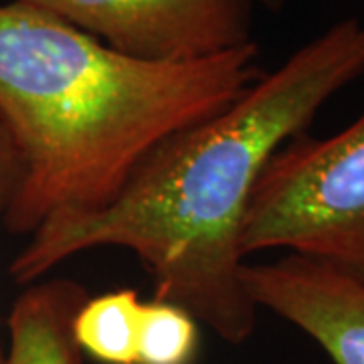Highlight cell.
I'll return each mask as SVG.
<instances>
[{
	"label": "cell",
	"mask_w": 364,
	"mask_h": 364,
	"mask_svg": "<svg viewBox=\"0 0 364 364\" xmlns=\"http://www.w3.org/2000/svg\"><path fill=\"white\" fill-rule=\"evenodd\" d=\"M16 181H18V160L11 136L0 119V227L4 225V215L13 200ZM4 360L6 354L0 348V364H4Z\"/></svg>",
	"instance_id": "9c48e42d"
},
{
	"label": "cell",
	"mask_w": 364,
	"mask_h": 364,
	"mask_svg": "<svg viewBox=\"0 0 364 364\" xmlns=\"http://www.w3.org/2000/svg\"><path fill=\"white\" fill-rule=\"evenodd\" d=\"M198 322L166 299L142 301L136 364H193L198 352Z\"/></svg>",
	"instance_id": "ba28073f"
},
{
	"label": "cell",
	"mask_w": 364,
	"mask_h": 364,
	"mask_svg": "<svg viewBox=\"0 0 364 364\" xmlns=\"http://www.w3.org/2000/svg\"><path fill=\"white\" fill-rule=\"evenodd\" d=\"M87 289L73 279H43L26 287L9 316L4 364H81L73 318Z\"/></svg>",
	"instance_id": "8992f818"
},
{
	"label": "cell",
	"mask_w": 364,
	"mask_h": 364,
	"mask_svg": "<svg viewBox=\"0 0 364 364\" xmlns=\"http://www.w3.org/2000/svg\"><path fill=\"white\" fill-rule=\"evenodd\" d=\"M273 249L364 279V112L330 138L299 134L265 166L249 203L243 253Z\"/></svg>",
	"instance_id": "3957f363"
},
{
	"label": "cell",
	"mask_w": 364,
	"mask_h": 364,
	"mask_svg": "<svg viewBox=\"0 0 364 364\" xmlns=\"http://www.w3.org/2000/svg\"><path fill=\"white\" fill-rule=\"evenodd\" d=\"M142 299L136 289H114L87 298L73 318L81 354L104 364H136Z\"/></svg>",
	"instance_id": "52a82bcc"
},
{
	"label": "cell",
	"mask_w": 364,
	"mask_h": 364,
	"mask_svg": "<svg viewBox=\"0 0 364 364\" xmlns=\"http://www.w3.org/2000/svg\"><path fill=\"white\" fill-rule=\"evenodd\" d=\"M245 287L265 308L301 330L334 364H364V279L328 261L286 253L247 263Z\"/></svg>",
	"instance_id": "5b68a950"
},
{
	"label": "cell",
	"mask_w": 364,
	"mask_h": 364,
	"mask_svg": "<svg viewBox=\"0 0 364 364\" xmlns=\"http://www.w3.org/2000/svg\"><path fill=\"white\" fill-rule=\"evenodd\" d=\"M251 4H263L265 9H272V11H277V9H282L284 6V2L286 0H249Z\"/></svg>",
	"instance_id": "30bf717a"
},
{
	"label": "cell",
	"mask_w": 364,
	"mask_h": 364,
	"mask_svg": "<svg viewBox=\"0 0 364 364\" xmlns=\"http://www.w3.org/2000/svg\"><path fill=\"white\" fill-rule=\"evenodd\" d=\"M116 51L182 63L253 43L249 0H25Z\"/></svg>",
	"instance_id": "277c9868"
},
{
	"label": "cell",
	"mask_w": 364,
	"mask_h": 364,
	"mask_svg": "<svg viewBox=\"0 0 364 364\" xmlns=\"http://www.w3.org/2000/svg\"><path fill=\"white\" fill-rule=\"evenodd\" d=\"M363 73V23L338 21L221 114L160 144L109 205L41 225L11 277L31 286L79 253L128 249L152 277L154 298L181 306L225 342H245L259 310L243 279L253 191L279 148Z\"/></svg>",
	"instance_id": "6da1fadb"
},
{
	"label": "cell",
	"mask_w": 364,
	"mask_h": 364,
	"mask_svg": "<svg viewBox=\"0 0 364 364\" xmlns=\"http://www.w3.org/2000/svg\"><path fill=\"white\" fill-rule=\"evenodd\" d=\"M259 47L162 63L116 51L25 0L0 4V119L18 160L4 229L109 205L158 146L265 73Z\"/></svg>",
	"instance_id": "7a4b0ae2"
}]
</instances>
